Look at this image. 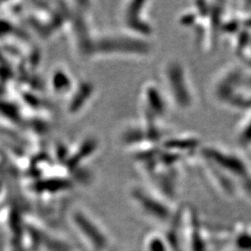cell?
Listing matches in <instances>:
<instances>
[{
  "label": "cell",
  "mask_w": 251,
  "mask_h": 251,
  "mask_svg": "<svg viewBox=\"0 0 251 251\" xmlns=\"http://www.w3.org/2000/svg\"><path fill=\"white\" fill-rule=\"evenodd\" d=\"M199 155L209 171V178L216 179L218 185L222 181L225 192L228 180L229 185H233L235 179L244 184L247 191L250 190L248 187L251 186V167L241 154L223 146L207 145L200 148Z\"/></svg>",
  "instance_id": "6da1fadb"
},
{
  "label": "cell",
  "mask_w": 251,
  "mask_h": 251,
  "mask_svg": "<svg viewBox=\"0 0 251 251\" xmlns=\"http://www.w3.org/2000/svg\"><path fill=\"white\" fill-rule=\"evenodd\" d=\"M164 93L169 103L179 111L196 107L197 91L185 64L178 59H171L162 69Z\"/></svg>",
  "instance_id": "7a4b0ae2"
},
{
  "label": "cell",
  "mask_w": 251,
  "mask_h": 251,
  "mask_svg": "<svg viewBox=\"0 0 251 251\" xmlns=\"http://www.w3.org/2000/svg\"><path fill=\"white\" fill-rule=\"evenodd\" d=\"M146 2H129L121 10L124 30L131 36L146 38L152 34V26L145 17Z\"/></svg>",
  "instance_id": "3957f363"
},
{
  "label": "cell",
  "mask_w": 251,
  "mask_h": 251,
  "mask_svg": "<svg viewBox=\"0 0 251 251\" xmlns=\"http://www.w3.org/2000/svg\"><path fill=\"white\" fill-rule=\"evenodd\" d=\"M72 221L75 229L94 251H102L107 249V235L87 213L82 210H75Z\"/></svg>",
  "instance_id": "277c9868"
},
{
  "label": "cell",
  "mask_w": 251,
  "mask_h": 251,
  "mask_svg": "<svg viewBox=\"0 0 251 251\" xmlns=\"http://www.w3.org/2000/svg\"><path fill=\"white\" fill-rule=\"evenodd\" d=\"M130 196L144 214H146L158 222H169L171 220V213L170 206L162 202L157 197H154L151 193H148L144 189L134 188L131 190Z\"/></svg>",
  "instance_id": "5b68a950"
},
{
  "label": "cell",
  "mask_w": 251,
  "mask_h": 251,
  "mask_svg": "<svg viewBox=\"0 0 251 251\" xmlns=\"http://www.w3.org/2000/svg\"><path fill=\"white\" fill-rule=\"evenodd\" d=\"M148 251H168V246L167 244L162 240L159 237H152L148 241V246H147Z\"/></svg>",
  "instance_id": "8992f818"
}]
</instances>
